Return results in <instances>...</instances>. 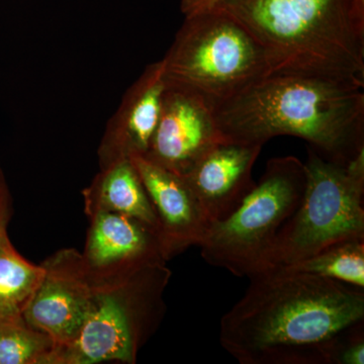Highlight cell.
I'll list each match as a JSON object with an SVG mask.
<instances>
[{
    "instance_id": "obj_1",
    "label": "cell",
    "mask_w": 364,
    "mask_h": 364,
    "mask_svg": "<svg viewBox=\"0 0 364 364\" xmlns=\"http://www.w3.org/2000/svg\"><path fill=\"white\" fill-rule=\"evenodd\" d=\"M248 279L220 323V343L240 364H334L340 342L364 325V289L287 267Z\"/></svg>"
},
{
    "instance_id": "obj_2",
    "label": "cell",
    "mask_w": 364,
    "mask_h": 364,
    "mask_svg": "<svg viewBox=\"0 0 364 364\" xmlns=\"http://www.w3.org/2000/svg\"><path fill=\"white\" fill-rule=\"evenodd\" d=\"M212 109L227 142L263 146L293 136L339 163L364 152V81L269 75Z\"/></svg>"
},
{
    "instance_id": "obj_3",
    "label": "cell",
    "mask_w": 364,
    "mask_h": 364,
    "mask_svg": "<svg viewBox=\"0 0 364 364\" xmlns=\"http://www.w3.org/2000/svg\"><path fill=\"white\" fill-rule=\"evenodd\" d=\"M212 7L257 41L270 75L364 81V0H223Z\"/></svg>"
},
{
    "instance_id": "obj_4",
    "label": "cell",
    "mask_w": 364,
    "mask_h": 364,
    "mask_svg": "<svg viewBox=\"0 0 364 364\" xmlns=\"http://www.w3.org/2000/svg\"><path fill=\"white\" fill-rule=\"evenodd\" d=\"M161 60L167 82L198 93L212 107L270 75L257 41L215 7L186 16Z\"/></svg>"
},
{
    "instance_id": "obj_5",
    "label": "cell",
    "mask_w": 364,
    "mask_h": 364,
    "mask_svg": "<svg viewBox=\"0 0 364 364\" xmlns=\"http://www.w3.org/2000/svg\"><path fill=\"white\" fill-rule=\"evenodd\" d=\"M305 166L303 200L279 230L259 272L289 267L340 242L364 240V152L339 163L308 147Z\"/></svg>"
},
{
    "instance_id": "obj_6",
    "label": "cell",
    "mask_w": 364,
    "mask_h": 364,
    "mask_svg": "<svg viewBox=\"0 0 364 364\" xmlns=\"http://www.w3.org/2000/svg\"><path fill=\"white\" fill-rule=\"evenodd\" d=\"M306 186L305 163L294 156L270 159L239 207L210 226L200 245L203 259L235 277L259 272L279 230L303 200Z\"/></svg>"
},
{
    "instance_id": "obj_7",
    "label": "cell",
    "mask_w": 364,
    "mask_h": 364,
    "mask_svg": "<svg viewBox=\"0 0 364 364\" xmlns=\"http://www.w3.org/2000/svg\"><path fill=\"white\" fill-rule=\"evenodd\" d=\"M43 265L44 279L23 317L57 346L77 335L92 306L98 282L82 255L74 251L59 253Z\"/></svg>"
},
{
    "instance_id": "obj_8",
    "label": "cell",
    "mask_w": 364,
    "mask_h": 364,
    "mask_svg": "<svg viewBox=\"0 0 364 364\" xmlns=\"http://www.w3.org/2000/svg\"><path fill=\"white\" fill-rule=\"evenodd\" d=\"M222 141L207 100L193 91L166 81L159 121L144 156L183 176Z\"/></svg>"
},
{
    "instance_id": "obj_9",
    "label": "cell",
    "mask_w": 364,
    "mask_h": 364,
    "mask_svg": "<svg viewBox=\"0 0 364 364\" xmlns=\"http://www.w3.org/2000/svg\"><path fill=\"white\" fill-rule=\"evenodd\" d=\"M129 159L156 215L157 238L164 259L200 246L212 224L186 179L144 155L134 154Z\"/></svg>"
},
{
    "instance_id": "obj_10",
    "label": "cell",
    "mask_w": 364,
    "mask_h": 364,
    "mask_svg": "<svg viewBox=\"0 0 364 364\" xmlns=\"http://www.w3.org/2000/svg\"><path fill=\"white\" fill-rule=\"evenodd\" d=\"M262 148L261 145L222 141L182 176L210 224L232 214L250 193L255 184L254 164Z\"/></svg>"
},
{
    "instance_id": "obj_11",
    "label": "cell",
    "mask_w": 364,
    "mask_h": 364,
    "mask_svg": "<svg viewBox=\"0 0 364 364\" xmlns=\"http://www.w3.org/2000/svg\"><path fill=\"white\" fill-rule=\"evenodd\" d=\"M165 87L160 60L146 67L128 88L98 147L100 168L134 154H146L159 121Z\"/></svg>"
},
{
    "instance_id": "obj_12",
    "label": "cell",
    "mask_w": 364,
    "mask_h": 364,
    "mask_svg": "<svg viewBox=\"0 0 364 364\" xmlns=\"http://www.w3.org/2000/svg\"><path fill=\"white\" fill-rule=\"evenodd\" d=\"M85 255V264L98 274L124 272L163 257L156 234L138 220L119 213L95 210Z\"/></svg>"
},
{
    "instance_id": "obj_13",
    "label": "cell",
    "mask_w": 364,
    "mask_h": 364,
    "mask_svg": "<svg viewBox=\"0 0 364 364\" xmlns=\"http://www.w3.org/2000/svg\"><path fill=\"white\" fill-rule=\"evenodd\" d=\"M83 195L88 214L95 210H109L129 215L149 227L157 236L156 215L129 158L100 168Z\"/></svg>"
},
{
    "instance_id": "obj_14",
    "label": "cell",
    "mask_w": 364,
    "mask_h": 364,
    "mask_svg": "<svg viewBox=\"0 0 364 364\" xmlns=\"http://www.w3.org/2000/svg\"><path fill=\"white\" fill-rule=\"evenodd\" d=\"M45 273L44 265L26 260L9 238L0 241V318L23 315Z\"/></svg>"
},
{
    "instance_id": "obj_15",
    "label": "cell",
    "mask_w": 364,
    "mask_h": 364,
    "mask_svg": "<svg viewBox=\"0 0 364 364\" xmlns=\"http://www.w3.org/2000/svg\"><path fill=\"white\" fill-rule=\"evenodd\" d=\"M287 267L364 289V240L340 242Z\"/></svg>"
},
{
    "instance_id": "obj_16",
    "label": "cell",
    "mask_w": 364,
    "mask_h": 364,
    "mask_svg": "<svg viewBox=\"0 0 364 364\" xmlns=\"http://www.w3.org/2000/svg\"><path fill=\"white\" fill-rule=\"evenodd\" d=\"M55 346L23 315L0 318V364H49Z\"/></svg>"
},
{
    "instance_id": "obj_17",
    "label": "cell",
    "mask_w": 364,
    "mask_h": 364,
    "mask_svg": "<svg viewBox=\"0 0 364 364\" xmlns=\"http://www.w3.org/2000/svg\"><path fill=\"white\" fill-rule=\"evenodd\" d=\"M364 363V325L354 329L337 347L334 364Z\"/></svg>"
},
{
    "instance_id": "obj_18",
    "label": "cell",
    "mask_w": 364,
    "mask_h": 364,
    "mask_svg": "<svg viewBox=\"0 0 364 364\" xmlns=\"http://www.w3.org/2000/svg\"><path fill=\"white\" fill-rule=\"evenodd\" d=\"M11 196L9 186L1 166H0V241L9 238L7 236V227L11 222Z\"/></svg>"
},
{
    "instance_id": "obj_19",
    "label": "cell",
    "mask_w": 364,
    "mask_h": 364,
    "mask_svg": "<svg viewBox=\"0 0 364 364\" xmlns=\"http://www.w3.org/2000/svg\"><path fill=\"white\" fill-rule=\"evenodd\" d=\"M223 0H181V11L184 16L205 11L215 6Z\"/></svg>"
}]
</instances>
